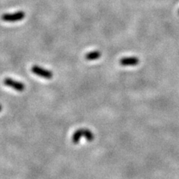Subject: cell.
I'll return each mask as SVG.
<instances>
[{
	"label": "cell",
	"mask_w": 179,
	"mask_h": 179,
	"mask_svg": "<svg viewBox=\"0 0 179 179\" xmlns=\"http://www.w3.org/2000/svg\"><path fill=\"white\" fill-rule=\"evenodd\" d=\"M25 13L24 11L19 10V11L15 12L13 13H4L1 16V19L4 22H17V21L22 20L25 18Z\"/></svg>",
	"instance_id": "6da1fadb"
},
{
	"label": "cell",
	"mask_w": 179,
	"mask_h": 179,
	"mask_svg": "<svg viewBox=\"0 0 179 179\" xmlns=\"http://www.w3.org/2000/svg\"><path fill=\"white\" fill-rule=\"evenodd\" d=\"M82 137V131L81 128V129H78L75 131V133L73 134L72 137V141L74 144H78L79 141H80L81 138Z\"/></svg>",
	"instance_id": "8992f818"
},
{
	"label": "cell",
	"mask_w": 179,
	"mask_h": 179,
	"mask_svg": "<svg viewBox=\"0 0 179 179\" xmlns=\"http://www.w3.org/2000/svg\"><path fill=\"white\" fill-rule=\"evenodd\" d=\"M140 63V60L136 57H125L119 61V64L123 67L136 66Z\"/></svg>",
	"instance_id": "277c9868"
},
{
	"label": "cell",
	"mask_w": 179,
	"mask_h": 179,
	"mask_svg": "<svg viewBox=\"0 0 179 179\" xmlns=\"http://www.w3.org/2000/svg\"><path fill=\"white\" fill-rule=\"evenodd\" d=\"M101 56V54L99 51H92V52H87L85 55V58L87 61H95V60L98 59Z\"/></svg>",
	"instance_id": "5b68a950"
},
{
	"label": "cell",
	"mask_w": 179,
	"mask_h": 179,
	"mask_svg": "<svg viewBox=\"0 0 179 179\" xmlns=\"http://www.w3.org/2000/svg\"><path fill=\"white\" fill-rule=\"evenodd\" d=\"M1 110H2V106H1V104H0V112H1Z\"/></svg>",
	"instance_id": "52a82bcc"
},
{
	"label": "cell",
	"mask_w": 179,
	"mask_h": 179,
	"mask_svg": "<svg viewBox=\"0 0 179 179\" xmlns=\"http://www.w3.org/2000/svg\"><path fill=\"white\" fill-rule=\"evenodd\" d=\"M31 72L36 75L40 76V77L45 79H52L53 77V73L52 71L43 68V67H40L38 65L33 66L31 67Z\"/></svg>",
	"instance_id": "7a4b0ae2"
},
{
	"label": "cell",
	"mask_w": 179,
	"mask_h": 179,
	"mask_svg": "<svg viewBox=\"0 0 179 179\" xmlns=\"http://www.w3.org/2000/svg\"><path fill=\"white\" fill-rule=\"evenodd\" d=\"M3 84L5 86L13 88L18 92H22L25 89V85L22 82L18 81L13 80L10 78H5L3 81Z\"/></svg>",
	"instance_id": "3957f363"
},
{
	"label": "cell",
	"mask_w": 179,
	"mask_h": 179,
	"mask_svg": "<svg viewBox=\"0 0 179 179\" xmlns=\"http://www.w3.org/2000/svg\"><path fill=\"white\" fill-rule=\"evenodd\" d=\"M178 14H179V10H178Z\"/></svg>",
	"instance_id": "ba28073f"
}]
</instances>
